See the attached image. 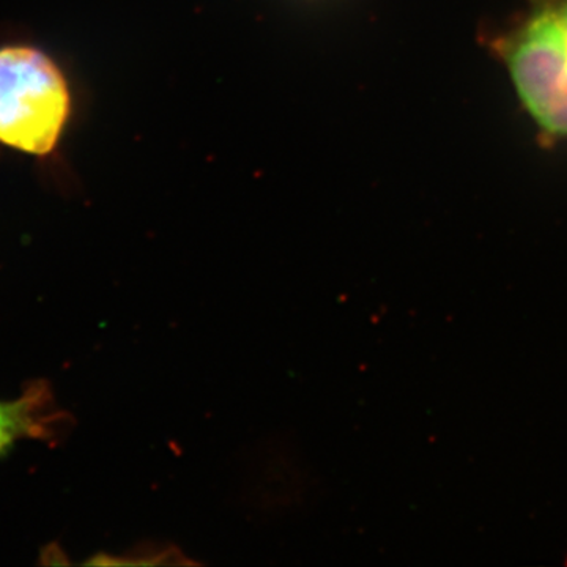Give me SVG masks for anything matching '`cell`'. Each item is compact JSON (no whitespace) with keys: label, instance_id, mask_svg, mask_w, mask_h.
Wrapping results in <instances>:
<instances>
[{"label":"cell","instance_id":"6da1fadb","mask_svg":"<svg viewBox=\"0 0 567 567\" xmlns=\"http://www.w3.org/2000/svg\"><path fill=\"white\" fill-rule=\"evenodd\" d=\"M544 144H567V0H524L486 37Z\"/></svg>","mask_w":567,"mask_h":567},{"label":"cell","instance_id":"7a4b0ae2","mask_svg":"<svg viewBox=\"0 0 567 567\" xmlns=\"http://www.w3.org/2000/svg\"><path fill=\"white\" fill-rule=\"evenodd\" d=\"M70 114L61 71L40 51H0V142L33 155L58 144Z\"/></svg>","mask_w":567,"mask_h":567},{"label":"cell","instance_id":"3957f363","mask_svg":"<svg viewBox=\"0 0 567 567\" xmlns=\"http://www.w3.org/2000/svg\"><path fill=\"white\" fill-rule=\"evenodd\" d=\"M51 394L37 385L14 401L0 402V454L22 439H35L51 429Z\"/></svg>","mask_w":567,"mask_h":567}]
</instances>
